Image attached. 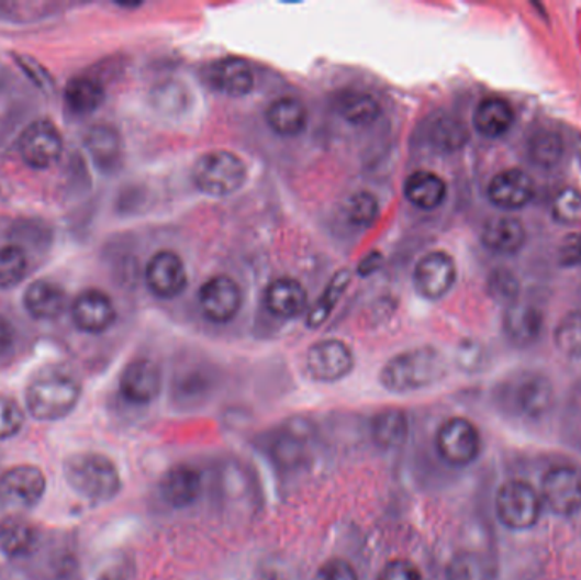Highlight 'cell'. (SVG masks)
<instances>
[{
    "label": "cell",
    "instance_id": "1",
    "mask_svg": "<svg viewBox=\"0 0 581 580\" xmlns=\"http://www.w3.org/2000/svg\"><path fill=\"white\" fill-rule=\"evenodd\" d=\"M449 373L446 356L434 346L402 350L379 369V384L394 395L421 392L440 383Z\"/></svg>",
    "mask_w": 581,
    "mask_h": 580
},
{
    "label": "cell",
    "instance_id": "2",
    "mask_svg": "<svg viewBox=\"0 0 581 580\" xmlns=\"http://www.w3.org/2000/svg\"><path fill=\"white\" fill-rule=\"evenodd\" d=\"M64 477L79 498L94 505L114 501L123 489L120 468L102 453L82 451L68 456Z\"/></svg>",
    "mask_w": 581,
    "mask_h": 580
},
{
    "label": "cell",
    "instance_id": "3",
    "mask_svg": "<svg viewBox=\"0 0 581 580\" xmlns=\"http://www.w3.org/2000/svg\"><path fill=\"white\" fill-rule=\"evenodd\" d=\"M499 400L509 414L539 422L555 405V384L536 369H522L500 383Z\"/></svg>",
    "mask_w": 581,
    "mask_h": 580
},
{
    "label": "cell",
    "instance_id": "4",
    "mask_svg": "<svg viewBox=\"0 0 581 580\" xmlns=\"http://www.w3.org/2000/svg\"><path fill=\"white\" fill-rule=\"evenodd\" d=\"M315 439L316 431L312 422L308 419H289L262 436L260 448L276 470L293 473L312 464Z\"/></svg>",
    "mask_w": 581,
    "mask_h": 580
},
{
    "label": "cell",
    "instance_id": "5",
    "mask_svg": "<svg viewBox=\"0 0 581 580\" xmlns=\"http://www.w3.org/2000/svg\"><path fill=\"white\" fill-rule=\"evenodd\" d=\"M80 393V383L71 375L48 371L31 381L26 390V408L36 421H60L76 411Z\"/></svg>",
    "mask_w": 581,
    "mask_h": 580
},
{
    "label": "cell",
    "instance_id": "6",
    "mask_svg": "<svg viewBox=\"0 0 581 580\" xmlns=\"http://www.w3.org/2000/svg\"><path fill=\"white\" fill-rule=\"evenodd\" d=\"M248 169L237 154L230 150H211L195 160L192 182L199 192L211 198L232 197L244 188Z\"/></svg>",
    "mask_w": 581,
    "mask_h": 580
},
{
    "label": "cell",
    "instance_id": "7",
    "mask_svg": "<svg viewBox=\"0 0 581 580\" xmlns=\"http://www.w3.org/2000/svg\"><path fill=\"white\" fill-rule=\"evenodd\" d=\"M434 448L446 467L462 470L480 460L483 436L471 419L452 415L435 431Z\"/></svg>",
    "mask_w": 581,
    "mask_h": 580
},
{
    "label": "cell",
    "instance_id": "8",
    "mask_svg": "<svg viewBox=\"0 0 581 580\" xmlns=\"http://www.w3.org/2000/svg\"><path fill=\"white\" fill-rule=\"evenodd\" d=\"M543 511L539 489L527 480H506L496 490V517L509 532H529L539 523Z\"/></svg>",
    "mask_w": 581,
    "mask_h": 580
},
{
    "label": "cell",
    "instance_id": "9",
    "mask_svg": "<svg viewBox=\"0 0 581 580\" xmlns=\"http://www.w3.org/2000/svg\"><path fill=\"white\" fill-rule=\"evenodd\" d=\"M45 492V473L34 465H18L0 473V509L9 516H21L36 507Z\"/></svg>",
    "mask_w": 581,
    "mask_h": 580
},
{
    "label": "cell",
    "instance_id": "10",
    "mask_svg": "<svg viewBox=\"0 0 581 580\" xmlns=\"http://www.w3.org/2000/svg\"><path fill=\"white\" fill-rule=\"evenodd\" d=\"M544 509L562 520L581 513V471L573 465H556L544 471L539 486Z\"/></svg>",
    "mask_w": 581,
    "mask_h": 580
},
{
    "label": "cell",
    "instance_id": "11",
    "mask_svg": "<svg viewBox=\"0 0 581 580\" xmlns=\"http://www.w3.org/2000/svg\"><path fill=\"white\" fill-rule=\"evenodd\" d=\"M356 368V356L340 339H322L308 347L304 371L316 383L332 384L345 380Z\"/></svg>",
    "mask_w": 581,
    "mask_h": 580
},
{
    "label": "cell",
    "instance_id": "12",
    "mask_svg": "<svg viewBox=\"0 0 581 580\" xmlns=\"http://www.w3.org/2000/svg\"><path fill=\"white\" fill-rule=\"evenodd\" d=\"M198 302L204 316L213 324H228L244 305V293L232 276H211L199 288Z\"/></svg>",
    "mask_w": 581,
    "mask_h": 580
},
{
    "label": "cell",
    "instance_id": "13",
    "mask_svg": "<svg viewBox=\"0 0 581 580\" xmlns=\"http://www.w3.org/2000/svg\"><path fill=\"white\" fill-rule=\"evenodd\" d=\"M458 279V268L450 254L432 250L425 254L413 269V287L425 300L437 302L446 297Z\"/></svg>",
    "mask_w": 581,
    "mask_h": 580
},
{
    "label": "cell",
    "instance_id": "14",
    "mask_svg": "<svg viewBox=\"0 0 581 580\" xmlns=\"http://www.w3.org/2000/svg\"><path fill=\"white\" fill-rule=\"evenodd\" d=\"M203 473L191 464H176L167 468L158 480V494L174 511L191 507L203 494Z\"/></svg>",
    "mask_w": 581,
    "mask_h": 580
},
{
    "label": "cell",
    "instance_id": "15",
    "mask_svg": "<svg viewBox=\"0 0 581 580\" xmlns=\"http://www.w3.org/2000/svg\"><path fill=\"white\" fill-rule=\"evenodd\" d=\"M161 384V369L154 359H133L121 373L120 393L124 402L143 408L160 397Z\"/></svg>",
    "mask_w": 581,
    "mask_h": 580
},
{
    "label": "cell",
    "instance_id": "16",
    "mask_svg": "<svg viewBox=\"0 0 581 580\" xmlns=\"http://www.w3.org/2000/svg\"><path fill=\"white\" fill-rule=\"evenodd\" d=\"M64 152V140L57 126L48 120L34 121L20 138V154L33 169H48L58 163Z\"/></svg>",
    "mask_w": 581,
    "mask_h": 580
},
{
    "label": "cell",
    "instance_id": "17",
    "mask_svg": "<svg viewBox=\"0 0 581 580\" xmlns=\"http://www.w3.org/2000/svg\"><path fill=\"white\" fill-rule=\"evenodd\" d=\"M148 290L160 300H174L188 287L185 260L174 250H158L145 269Z\"/></svg>",
    "mask_w": 581,
    "mask_h": 580
},
{
    "label": "cell",
    "instance_id": "18",
    "mask_svg": "<svg viewBox=\"0 0 581 580\" xmlns=\"http://www.w3.org/2000/svg\"><path fill=\"white\" fill-rule=\"evenodd\" d=\"M116 306L101 290H86L76 298L71 306L74 324L87 334H102L116 322Z\"/></svg>",
    "mask_w": 581,
    "mask_h": 580
},
{
    "label": "cell",
    "instance_id": "19",
    "mask_svg": "<svg viewBox=\"0 0 581 580\" xmlns=\"http://www.w3.org/2000/svg\"><path fill=\"white\" fill-rule=\"evenodd\" d=\"M487 194L488 200L502 210H521L533 201L536 186L524 170L506 169L490 181Z\"/></svg>",
    "mask_w": 581,
    "mask_h": 580
},
{
    "label": "cell",
    "instance_id": "20",
    "mask_svg": "<svg viewBox=\"0 0 581 580\" xmlns=\"http://www.w3.org/2000/svg\"><path fill=\"white\" fill-rule=\"evenodd\" d=\"M544 328V315L539 309L529 303L515 302L506 306L503 316V332L506 339L515 347H530L540 339Z\"/></svg>",
    "mask_w": 581,
    "mask_h": 580
},
{
    "label": "cell",
    "instance_id": "21",
    "mask_svg": "<svg viewBox=\"0 0 581 580\" xmlns=\"http://www.w3.org/2000/svg\"><path fill=\"white\" fill-rule=\"evenodd\" d=\"M410 431V417L403 409H383L376 412L369 421L372 445L383 451L403 448L409 443Z\"/></svg>",
    "mask_w": 581,
    "mask_h": 580
},
{
    "label": "cell",
    "instance_id": "22",
    "mask_svg": "<svg viewBox=\"0 0 581 580\" xmlns=\"http://www.w3.org/2000/svg\"><path fill=\"white\" fill-rule=\"evenodd\" d=\"M210 83L223 94L232 96V98H244L254 91L256 77H254V70L247 60L238 57H226L211 65Z\"/></svg>",
    "mask_w": 581,
    "mask_h": 580
},
{
    "label": "cell",
    "instance_id": "23",
    "mask_svg": "<svg viewBox=\"0 0 581 580\" xmlns=\"http://www.w3.org/2000/svg\"><path fill=\"white\" fill-rule=\"evenodd\" d=\"M266 309L279 319H298L308 306V291L294 278H278L264 293Z\"/></svg>",
    "mask_w": 581,
    "mask_h": 580
},
{
    "label": "cell",
    "instance_id": "24",
    "mask_svg": "<svg viewBox=\"0 0 581 580\" xmlns=\"http://www.w3.org/2000/svg\"><path fill=\"white\" fill-rule=\"evenodd\" d=\"M527 241L524 223L514 216H495L488 220L481 228V242L484 247L500 256H514Z\"/></svg>",
    "mask_w": 581,
    "mask_h": 580
},
{
    "label": "cell",
    "instance_id": "25",
    "mask_svg": "<svg viewBox=\"0 0 581 580\" xmlns=\"http://www.w3.org/2000/svg\"><path fill=\"white\" fill-rule=\"evenodd\" d=\"M446 580H499V560L481 550H459L447 561Z\"/></svg>",
    "mask_w": 581,
    "mask_h": 580
},
{
    "label": "cell",
    "instance_id": "26",
    "mask_svg": "<svg viewBox=\"0 0 581 580\" xmlns=\"http://www.w3.org/2000/svg\"><path fill=\"white\" fill-rule=\"evenodd\" d=\"M266 121L276 135L282 138H294L306 130V105L293 96H282L270 102L266 111Z\"/></svg>",
    "mask_w": 581,
    "mask_h": 580
},
{
    "label": "cell",
    "instance_id": "27",
    "mask_svg": "<svg viewBox=\"0 0 581 580\" xmlns=\"http://www.w3.org/2000/svg\"><path fill=\"white\" fill-rule=\"evenodd\" d=\"M64 288L53 283L49 279H40L30 285L24 293V306L36 321H52L57 319L65 309Z\"/></svg>",
    "mask_w": 581,
    "mask_h": 580
},
{
    "label": "cell",
    "instance_id": "28",
    "mask_svg": "<svg viewBox=\"0 0 581 580\" xmlns=\"http://www.w3.org/2000/svg\"><path fill=\"white\" fill-rule=\"evenodd\" d=\"M409 203L418 210L432 211L439 208L447 198V185L439 174L416 170L403 186Z\"/></svg>",
    "mask_w": 581,
    "mask_h": 580
},
{
    "label": "cell",
    "instance_id": "29",
    "mask_svg": "<svg viewBox=\"0 0 581 580\" xmlns=\"http://www.w3.org/2000/svg\"><path fill=\"white\" fill-rule=\"evenodd\" d=\"M515 121L514 108L505 99L484 98L474 110V129L487 138H500L512 129Z\"/></svg>",
    "mask_w": 581,
    "mask_h": 580
},
{
    "label": "cell",
    "instance_id": "30",
    "mask_svg": "<svg viewBox=\"0 0 581 580\" xmlns=\"http://www.w3.org/2000/svg\"><path fill=\"white\" fill-rule=\"evenodd\" d=\"M86 147L96 166L104 172H113L123 158L121 136L113 126L96 125L86 133Z\"/></svg>",
    "mask_w": 581,
    "mask_h": 580
},
{
    "label": "cell",
    "instance_id": "31",
    "mask_svg": "<svg viewBox=\"0 0 581 580\" xmlns=\"http://www.w3.org/2000/svg\"><path fill=\"white\" fill-rule=\"evenodd\" d=\"M38 545V529L23 516H9L0 523V550L9 558H23Z\"/></svg>",
    "mask_w": 581,
    "mask_h": 580
},
{
    "label": "cell",
    "instance_id": "32",
    "mask_svg": "<svg viewBox=\"0 0 581 580\" xmlns=\"http://www.w3.org/2000/svg\"><path fill=\"white\" fill-rule=\"evenodd\" d=\"M428 142L440 152H458L468 144L469 132L462 120L450 113H437L428 121Z\"/></svg>",
    "mask_w": 581,
    "mask_h": 580
},
{
    "label": "cell",
    "instance_id": "33",
    "mask_svg": "<svg viewBox=\"0 0 581 580\" xmlns=\"http://www.w3.org/2000/svg\"><path fill=\"white\" fill-rule=\"evenodd\" d=\"M334 108L350 125H371L381 116L378 99L362 91L340 92L335 98Z\"/></svg>",
    "mask_w": 581,
    "mask_h": 580
},
{
    "label": "cell",
    "instance_id": "34",
    "mask_svg": "<svg viewBox=\"0 0 581 580\" xmlns=\"http://www.w3.org/2000/svg\"><path fill=\"white\" fill-rule=\"evenodd\" d=\"M104 99V87L90 77H77L70 80L65 89V104L71 113L79 116H87L98 111Z\"/></svg>",
    "mask_w": 581,
    "mask_h": 580
},
{
    "label": "cell",
    "instance_id": "35",
    "mask_svg": "<svg viewBox=\"0 0 581 580\" xmlns=\"http://www.w3.org/2000/svg\"><path fill=\"white\" fill-rule=\"evenodd\" d=\"M567 152L565 140L555 130H537L527 140V157L540 169H555Z\"/></svg>",
    "mask_w": 581,
    "mask_h": 580
},
{
    "label": "cell",
    "instance_id": "36",
    "mask_svg": "<svg viewBox=\"0 0 581 580\" xmlns=\"http://www.w3.org/2000/svg\"><path fill=\"white\" fill-rule=\"evenodd\" d=\"M350 281H353V272L349 269H340V271L335 272L334 278L328 281L325 290H323L322 297L319 298V302L308 312V327L319 328L328 321V316L332 315L335 306L340 302V298L349 288Z\"/></svg>",
    "mask_w": 581,
    "mask_h": 580
},
{
    "label": "cell",
    "instance_id": "37",
    "mask_svg": "<svg viewBox=\"0 0 581 580\" xmlns=\"http://www.w3.org/2000/svg\"><path fill=\"white\" fill-rule=\"evenodd\" d=\"M152 102L155 110L166 116H182L186 111L191 110L192 92L182 80L170 79L154 87Z\"/></svg>",
    "mask_w": 581,
    "mask_h": 580
},
{
    "label": "cell",
    "instance_id": "38",
    "mask_svg": "<svg viewBox=\"0 0 581 580\" xmlns=\"http://www.w3.org/2000/svg\"><path fill=\"white\" fill-rule=\"evenodd\" d=\"M211 373L208 369L195 368L186 369V371H179L176 375V381H174V393L176 399L180 403H194L203 402L211 392Z\"/></svg>",
    "mask_w": 581,
    "mask_h": 580
},
{
    "label": "cell",
    "instance_id": "39",
    "mask_svg": "<svg viewBox=\"0 0 581 580\" xmlns=\"http://www.w3.org/2000/svg\"><path fill=\"white\" fill-rule=\"evenodd\" d=\"M555 344L562 356L581 361V312L562 316L555 331Z\"/></svg>",
    "mask_w": 581,
    "mask_h": 580
},
{
    "label": "cell",
    "instance_id": "40",
    "mask_svg": "<svg viewBox=\"0 0 581 580\" xmlns=\"http://www.w3.org/2000/svg\"><path fill=\"white\" fill-rule=\"evenodd\" d=\"M379 211L381 207H379L378 198L369 191L354 192L345 204L347 220L350 225L359 226V228L371 226L378 220Z\"/></svg>",
    "mask_w": 581,
    "mask_h": 580
},
{
    "label": "cell",
    "instance_id": "41",
    "mask_svg": "<svg viewBox=\"0 0 581 580\" xmlns=\"http://www.w3.org/2000/svg\"><path fill=\"white\" fill-rule=\"evenodd\" d=\"M27 271V257L15 245L0 249V288H11L23 281Z\"/></svg>",
    "mask_w": 581,
    "mask_h": 580
},
{
    "label": "cell",
    "instance_id": "42",
    "mask_svg": "<svg viewBox=\"0 0 581 580\" xmlns=\"http://www.w3.org/2000/svg\"><path fill=\"white\" fill-rule=\"evenodd\" d=\"M551 213L561 225L581 223V192L570 186L559 189L551 201Z\"/></svg>",
    "mask_w": 581,
    "mask_h": 580
},
{
    "label": "cell",
    "instance_id": "43",
    "mask_svg": "<svg viewBox=\"0 0 581 580\" xmlns=\"http://www.w3.org/2000/svg\"><path fill=\"white\" fill-rule=\"evenodd\" d=\"M488 291L495 298L496 302L511 306L517 302L521 285H518L517 276L511 269H495L488 279Z\"/></svg>",
    "mask_w": 581,
    "mask_h": 580
},
{
    "label": "cell",
    "instance_id": "44",
    "mask_svg": "<svg viewBox=\"0 0 581 580\" xmlns=\"http://www.w3.org/2000/svg\"><path fill=\"white\" fill-rule=\"evenodd\" d=\"M24 426V412L11 397L0 395V442L11 439Z\"/></svg>",
    "mask_w": 581,
    "mask_h": 580
},
{
    "label": "cell",
    "instance_id": "45",
    "mask_svg": "<svg viewBox=\"0 0 581 580\" xmlns=\"http://www.w3.org/2000/svg\"><path fill=\"white\" fill-rule=\"evenodd\" d=\"M487 362V349L478 341L466 339L459 344L458 353H456V365L461 371L469 375L480 373Z\"/></svg>",
    "mask_w": 581,
    "mask_h": 580
},
{
    "label": "cell",
    "instance_id": "46",
    "mask_svg": "<svg viewBox=\"0 0 581 580\" xmlns=\"http://www.w3.org/2000/svg\"><path fill=\"white\" fill-rule=\"evenodd\" d=\"M376 580H425L421 567L410 558H391L379 569Z\"/></svg>",
    "mask_w": 581,
    "mask_h": 580
},
{
    "label": "cell",
    "instance_id": "47",
    "mask_svg": "<svg viewBox=\"0 0 581 580\" xmlns=\"http://www.w3.org/2000/svg\"><path fill=\"white\" fill-rule=\"evenodd\" d=\"M313 580H360L359 572L349 560L332 557L323 561L313 573Z\"/></svg>",
    "mask_w": 581,
    "mask_h": 580
},
{
    "label": "cell",
    "instance_id": "48",
    "mask_svg": "<svg viewBox=\"0 0 581 580\" xmlns=\"http://www.w3.org/2000/svg\"><path fill=\"white\" fill-rule=\"evenodd\" d=\"M558 259L561 266L573 268L581 264V234H571L559 244Z\"/></svg>",
    "mask_w": 581,
    "mask_h": 580
},
{
    "label": "cell",
    "instance_id": "49",
    "mask_svg": "<svg viewBox=\"0 0 581 580\" xmlns=\"http://www.w3.org/2000/svg\"><path fill=\"white\" fill-rule=\"evenodd\" d=\"M381 264H383V256L379 253H371L357 266V275L371 276L372 272L381 268Z\"/></svg>",
    "mask_w": 581,
    "mask_h": 580
},
{
    "label": "cell",
    "instance_id": "50",
    "mask_svg": "<svg viewBox=\"0 0 581 580\" xmlns=\"http://www.w3.org/2000/svg\"><path fill=\"white\" fill-rule=\"evenodd\" d=\"M12 339H14L12 325L5 321L4 316H0V355H4L5 350L11 347Z\"/></svg>",
    "mask_w": 581,
    "mask_h": 580
},
{
    "label": "cell",
    "instance_id": "51",
    "mask_svg": "<svg viewBox=\"0 0 581 580\" xmlns=\"http://www.w3.org/2000/svg\"><path fill=\"white\" fill-rule=\"evenodd\" d=\"M99 580H124L123 576L118 572H104L101 577H99Z\"/></svg>",
    "mask_w": 581,
    "mask_h": 580
}]
</instances>
